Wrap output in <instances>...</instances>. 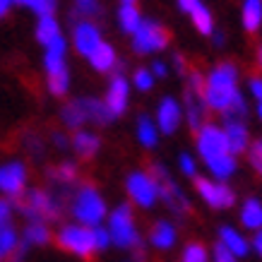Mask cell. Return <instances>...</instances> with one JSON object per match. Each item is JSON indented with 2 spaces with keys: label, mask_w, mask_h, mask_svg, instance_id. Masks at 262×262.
<instances>
[{
  "label": "cell",
  "mask_w": 262,
  "mask_h": 262,
  "mask_svg": "<svg viewBox=\"0 0 262 262\" xmlns=\"http://www.w3.org/2000/svg\"><path fill=\"white\" fill-rule=\"evenodd\" d=\"M241 92V68L233 60H219L205 72V103L209 113L222 118Z\"/></svg>",
  "instance_id": "obj_1"
},
{
  "label": "cell",
  "mask_w": 262,
  "mask_h": 262,
  "mask_svg": "<svg viewBox=\"0 0 262 262\" xmlns=\"http://www.w3.org/2000/svg\"><path fill=\"white\" fill-rule=\"evenodd\" d=\"M72 192H63V190H41V188H29L19 195L17 209L22 212L29 222H58L63 214L65 207V198L70 200Z\"/></svg>",
  "instance_id": "obj_2"
},
{
  "label": "cell",
  "mask_w": 262,
  "mask_h": 262,
  "mask_svg": "<svg viewBox=\"0 0 262 262\" xmlns=\"http://www.w3.org/2000/svg\"><path fill=\"white\" fill-rule=\"evenodd\" d=\"M68 209H70L75 224H82V226H103L106 224V216H108V205H106V198H103L99 188L92 185V183H80L75 190H72L70 200H68Z\"/></svg>",
  "instance_id": "obj_3"
},
{
  "label": "cell",
  "mask_w": 262,
  "mask_h": 262,
  "mask_svg": "<svg viewBox=\"0 0 262 262\" xmlns=\"http://www.w3.org/2000/svg\"><path fill=\"white\" fill-rule=\"evenodd\" d=\"M108 229V236H111V243L120 250H130V253H137L147 248L142 233L137 229V219H135V209L130 202H120L108 212L106 216V224Z\"/></svg>",
  "instance_id": "obj_4"
},
{
  "label": "cell",
  "mask_w": 262,
  "mask_h": 262,
  "mask_svg": "<svg viewBox=\"0 0 262 262\" xmlns=\"http://www.w3.org/2000/svg\"><path fill=\"white\" fill-rule=\"evenodd\" d=\"M185 89H183V118L192 133L200 130L209 120V111L205 103V72L202 70H188L185 72Z\"/></svg>",
  "instance_id": "obj_5"
},
{
  "label": "cell",
  "mask_w": 262,
  "mask_h": 262,
  "mask_svg": "<svg viewBox=\"0 0 262 262\" xmlns=\"http://www.w3.org/2000/svg\"><path fill=\"white\" fill-rule=\"evenodd\" d=\"M149 173L157 178V185H159V198H161V202L168 207V212H171L176 219H185V216L190 214L192 202H190V195L183 190V185L173 178V173H171L161 161L149 164Z\"/></svg>",
  "instance_id": "obj_6"
},
{
  "label": "cell",
  "mask_w": 262,
  "mask_h": 262,
  "mask_svg": "<svg viewBox=\"0 0 262 262\" xmlns=\"http://www.w3.org/2000/svg\"><path fill=\"white\" fill-rule=\"evenodd\" d=\"M192 190L200 198V202L207 209H214V212H229L238 205V192L233 185L222 181H214L209 176H198L192 181Z\"/></svg>",
  "instance_id": "obj_7"
},
{
  "label": "cell",
  "mask_w": 262,
  "mask_h": 262,
  "mask_svg": "<svg viewBox=\"0 0 262 262\" xmlns=\"http://www.w3.org/2000/svg\"><path fill=\"white\" fill-rule=\"evenodd\" d=\"M226 154H231V151L226 147V140H224L219 123L207 120L200 130H195V157H198L202 166H209V164L224 159Z\"/></svg>",
  "instance_id": "obj_8"
},
{
  "label": "cell",
  "mask_w": 262,
  "mask_h": 262,
  "mask_svg": "<svg viewBox=\"0 0 262 262\" xmlns=\"http://www.w3.org/2000/svg\"><path fill=\"white\" fill-rule=\"evenodd\" d=\"M125 192L130 198V205L140 209H154L161 202L157 178L149 173V168H137L125 176Z\"/></svg>",
  "instance_id": "obj_9"
},
{
  "label": "cell",
  "mask_w": 262,
  "mask_h": 262,
  "mask_svg": "<svg viewBox=\"0 0 262 262\" xmlns=\"http://www.w3.org/2000/svg\"><path fill=\"white\" fill-rule=\"evenodd\" d=\"M171 43V34L157 19H142L140 29L130 36V46L137 56H159Z\"/></svg>",
  "instance_id": "obj_10"
},
{
  "label": "cell",
  "mask_w": 262,
  "mask_h": 262,
  "mask_svg": "<svg viewBox=\"0 0 262 262\" xmlns=\"http://www.w3.org/2000/svg\"><path fill=\"white\" fill-rule=\"evenodd\" d=\"M56 243L65 253L82 257V260H89L92 255H96L94 231L89 226H82V224H63L56 233Z\"/></svg>",
  "instance_id": "obj_11"
},
{
  "label": "cell",
  "mask_w": 262,
  "mask_h": 262,
  "mask_svg": "<svg viewBox=\"0 0 262 262\" xmlns=\"http://www.w3.org/2000/svg\"><path fill=\"white\" fill-rule=\"evenodd\" d=\"M151 118H154L157 127H159L161 137L176 135V133L183 127V123H185L181 99H176V96H171V94L161 96L159 101H157V108H154V116H151Z\"/></svg>",
  "instance_id": "obj_12"
},
{
  "label": "cell",
  "mask_w": 262,
  "mask_h": 262,
  "mask_svg": "<svg viewBox=\"0 0 262 262\" xmlns=\"http://www.w3.org/2000/svg\"><path fill=\"white\" fill-rule=\"evenodd\" d=\"M103 103L108 113L113 116V120L120 118L130 106V80L123 72H113L108 84H106V94H103Z\"/></svg>",
  "instance_id": "obj_13"
},
{
  "label": "cell",
  "mask_w": 262,
  "mask_h": 262,
  "mask_svg": "<svg viewBox=\"0 0 262 262\" xmlns=\"http://www.w3.org/2000/svg\"><path fill=\"white\" fill-rule=\"evenodd\" d=\"M181 241V229L173 219H157L147 231V246L157 253H171Z\"/></svg>",
  "instance_id": "obj_14"
},
{
  "label": "cell",
  "mask_w": 262,
  "mask_h": 262,
  "mask_svg": "<svg viewBox=\"0 0 262 262\" xmlns=\"http://www.w3.org/2000/svg\"><path fill=\"white\" fill-rule=\"evenodd\" d=\"M27 178H29V171H27L24 161L12 159V161L0 164V192L3 195L19 198L27 190Z\"/></svg>",
  "instance_id": "obj_15"
},
{
  "label": "cell",
  "mask_w": 262,
  "mask_h": 262,
  "mask_svg": "<svg viewBox=\"0 0 262 262\" xmlns=\"http://www.w3.org/2000/svg\"><path fill=\"white\" fill-rule=\"evenodd\" d=\"M101 43H103L101 29H99L92 19L75 22V27H72V46H75V51H77L80 56L89 58Z\"/></svg>",
  "instance_id": "obj_16"
},
{
  "label": "cell",
  "mask_w": 262,
  "mask_h": 262,
  "mask_svg": "<svg viewBox=\"0 0 262 262\" xmlns=\"http://www.w3.org/2000/svg\"><path fill=\"white\" fill-rule=\"evenodd\" d=\"M222 133L226 140V147L233 157H246V151L250 149L253 135H250V127L248 120H222Z\"/></svg>",
  "instance_id": "obj_17"
},
{
  "label": "cell",
  "mask_w": 262,
  "mask_h": 262,
  "mask_svg": "<svg viewBox=\"0 0 262 262\" xmlns=\"http://www.w3.org/2000/svg\"><path fill=\"white\" fill-rule=\"evenodd\" d=\"M216 243H222L229 253H233L238 260L250 255V236H246V231L233 226V224H222L216 229Z\"/></svg>",
  "instance_id": "obj_18"
},
{
  "label": "cell",
  "mask_w": 262,
  "mask_h": 262,
  "mask_svg": "<svg viewBox=\"0 0 262 262\" xmlns=\"http://www.w3.org/2000/svg\"><path fill=\"white\" fill-rule=\"evenodd\" d=\"M48 181L56 190L72 192L75 185H80V166L75 161H60L53 168H48Z\"/></svg>",
  "instance_id": "obj_19"
},
{
  "label": "cell",
  "mask_w": 262,
  "mask_h": 262,
  "mask_svg": "<svg viewBox=\"0 0 262 262\" xmlns=\"http://www.w3.org/2000/svg\"><path fill=\"white\" fill-rule=\"evenodd\" d=\"M43 70H46V77L68 70V41L63 34L48 46H43Z\"/></svg>",
  "instance_id": "obj_20"
},
{
  "label": "cell",
  "mask_w": 262,
  "mask_h": 262,
  "mask_svg": "<svg viewBox=\"0 0 262 262\" xmlns=\"http://www.w3.org/2000/svg\"><path fill=\"white\" fill-rule=\"evenodd\" d=\"M238 224L246 233L262 231V200L250 195L243 202H238Z\"/></svg>",
  "instance_id": "obj_21"
},
{
  "label": "cell",
  "mask_w": 262,
  "mask_h": 262,
  "mask_svg": "<svg viewBox=\"0 0 262 262\" xmlns=\"http://www.w3.org/2000/svg\"><path fill=\"white\" fill-rule=\"evenodd\" d=\"M70 149L80 157V159H94L99 149H101V137L92 133V130H75L70 137Z\"/></svg>",
  "instance_id": "obj_22"
},
{
  "label": "cell",
  "mask_w": 262,
  "mask_h": 262,
  "mask_svg": "<svg viewBox=\"0 0 262 262\" xmlns=\"http://www.w3.org/2000/svg\"><path fill=\"white\" fill-rule=\"evenodd\" d=\"M135 140L140 142L142 149H157L159 147V140H161V133L154 118L149 113H140L135 120Z\"/></svg>",
  "instance_id": "obj_23"
},
{
  "label": "cell",
  "mask_w": 262,
  "mask_h": 262,
  "mask_svg": "<svg viewBox=\"0 0 262 262\" xmlns=\"http://www.w3.org/2000/svg\"><path fill=\"white\" fill-rule=\"evenodd\" d=\"M87 60H89V65H92V70L101 72V75H106V72H118V65H120L118 53H116V48H113L108 41H103Z\"/></svg>",
  "instance_id": "obj_24"
},
{
  "label": "cell",
  "mask_w": 262,
  "mask_h": 262,
  "mask_svg": "<svg viewBox=\"0 0 262 262\" xmlns=\"http://www.w3.org/2000/svg\"><path fill=\"white\" fill-rule=\"evenodd\" d=\"M82 108H84V118L92 125H108L113 123V116L108 113L103 99H96V96H80Z\"/></svg>",
  "instance_id": "obj_25"
},
{
  "label": "cell",
  "mask_w": 262,
  "mask_h": 262,
  "mask_svg": "<svg viewBox=\"0 0 262 262\" xmlns=\"http://www.w3.org/2000/svg\"><path fill=\"white\" fill-rule=\"evenodd\" d=\"M241 24L248 34L262 29V0H243L241 3Z\"/></svg>",
  "instance_id": "obj_26"
},
{
  "label": "cell",
  "mask_w": 262,
  "mask_h": 262,
  "mask_svg": "<svg viewBox=\"0 0 262 262\" xmlns=\"http://www.w3.org/2000/svg\"><path fill=\"white\" fill-rule=\"evenodd\" d=\"M116 19H118L120 32L127 34V36H133V34L140 29V24H142L144 17H142V12H140L137 5H120Z\"/></svg>",
  "instance_id": "obj_27"
},
{
  "label": "cell",
  "mask_w": 262,
  "mask_h": 262,
  "mask_svg": "<svg viewBox=\"0 0 262 262\" xmlns=\"http://www.w3.org/2000/svg\"><path fill=\"white\" fill-rule=\"evenodd\" d=\"M190 22H192V27H195V32L200 34V36H212L214 34V29H216V24H214V15H212V10L207 8L205 3L202 5H198V8L190 12Z\"/></svg>",
  "instance_id": "obj_28"
},
{
  "label": "cell",
  "mask_w": 262,
  "mask_h": 262,
  "mask_svg": "<svg viewBox=\"0 0 262 262\" xmlns=\"http://www.w3.org/2000/svg\"><path fill=\"white\" fill-rule=\"evenodd\" d=\"M60 120H63L65 127L70 130H82V125H87V118H84V108H82L80 99H72L60 108Z\"/></svg>",
  "instance_id": "obj_29"
},
{
  "label": "cell",
  "mask_w": 262,
  "mask_h": 262,
  "mask_svg": "<svg viewBox=\"0 0 262 262\" xmlns=\"http://www.w3.org/2000/svg\"><path fill=\"white\" fill-rule=\"evenodd\" d=\"M19 248V236L12 224H0V260H8Z\"/></svg>",
  "instance_id": "obj_30"
},
{
  "label": "cell",
  "mask_w": 262,
  "mask_h": 262,
  "mask_svg": "<svg viewBox=\"0 0 262 262\" xmlns=\"http://www.w3.org/2000/svg\"><path fill=\"white\" fill-rule=\"evenodd\" d=\"M60 36V24H58L56 15L51 17H39V24H36V41L41 46H48L53 39Z\"/></svg>",
  "instance_id": "obj_31"
},
{
  "label": "cell",
  "mask_w": 262,
  "mask_h": 262,
  "mask_svg": "<svg viewBox=\"0 0 262 262\" xmlns=\"http://www.w3.org/2000/svg\"><path fill=\"white\" fill-rule=\"evenodd\" d=\"M51 241V229L43 222H29L24 229V243L27 246H46Z\"/></svg>",
  "instance_id": "obj_32"
},
{
  "label": "cell",
  "mask_w": 262,
  "mask_h": 262,
  "mask_svg": "<svg viewBox=\"0 0 262 262\" xmlns=\"http://www.w3.org/2000/svg\"><path fill=\"white\" fill-rule=\"evenodd\" d=\"M178 262H209V248L200 241H188L181 248Z\"/></svg>",
  "instance_id": "obj_33"
},
{
  "label": "cell",
  "mask_w": 262,
  "mask_h": 262,
  "mask_svg": "<svg viewBox=\"0 0 262 262\" xmlns=\"http://www.w3.org/2000/svg\"><path fill=\"white\" fill-rule=\"evenodd\" d=\"M176 166H178V173H181L183 178L195 181L200 176V161L195 154H190V151H181V154L176 157Z\"/></svg>",
  "instance_id": "obj_34"
},
{
  "label": "cell",
  "mask_w": 262,
  "mask_h": 262,
  "mask_svg": "<svg viewBox=\"0 0 262 262\" xmlns=\"http://www.w3.org/2000/svg\"><path fill=\"white\" fill-rule=\"evenodd\" d=\"M46 84H48V92H51V94L58 96V99H63V96L70 92V70L56 72V75H48Z\"/></svg>",
  "instance_id": "obj_35"
},
{
  "label": "cell",
  "mask_w": 262,
  "mask_h": 262,
  "mask_svg": "<svg viewBox=\"0 0 262 262\" xmlns=\"http://www.w3.org/2000/svg\"><path fill=\"white\" fill-rule=\"evenodd\" d=\"M154 84H157V80H154V75H151L149 68H135L133 77H130V87L137 89V92H142V94H147V92L154 89Z\"/></svg>",
  "instance_id": "obj_36"
},
{
  "label": "cell",
  "mask_w": 262,
  "mask_h": 262,
  "mask_svg": "<svg viewBox=\"0 0 262 262\" xmlns=\"http://www.w3.org/2000/svg\"><path fill=\"white\" fill-rule=\"evenodd\" d=\"M12 3L22 5V8H29L39 17H51L58 8V0H12Z\"/></svg>",
  "instance_id": "obj_37"
},
{
  "label": "cell",
  "mask_w": 262,
  "mask_h": 262,
  "mask_svg": "<svg viewBox=\"0 0 262 262\" xmlns=\"http://www.w3.org/2000/svg\"><path fill=\"white\" fill-rule=\"evenodd\" d=\"M248 113H250V103H248L246 94L241 92V96L229 106V111L222 116V120H248Z\"/></svg>",
  "instance_id": "obj_38"
},
{
  "label": "cell",
  "mask_w": 262,
  "mask_h": 262,
  "mask_svg": "<svg viewBox=\"0 0 262 262\" xmlns=\"http://www.w3.org/2000/svg\"><path fill=\"white\" fill-rule=\"evenodd\" d=\"M246 157H248V166L262 178V137L250 142V149L246 151Z\"/></svg>",
  "instance_id": "obj_39"
},
{
  "label": "cell",
  "mask_w": 262,
  "mask_h": 262,
  "mask_svg": "<svg viewBox=\"0 0 262 262\" xmlns=\"http://www.w3.org/2000/svg\"><path fill=\"white\" fill-rule=\"evenodd\" d=\"M246 94L253 99V101H260L262 99V72H255L246 80Z\"/></svg>",
  "instance_id": "obj_40"
},
{
  "label": "cell",
  "mask_w": 262,
  "mask_h": 262,
  "mask_svg": "<svg viewBox=\"0 0 262 262\" xmlns=\"http://www.w3.org/2000/svg\"><path fill=\"white\" fill-rule=\"evenodd\" d=\"M92 231H94L96 253H106V250L113 246V243H111V236H108V229H106V226H94Z\"/></svg>",
  "instance_id": "obj_41"
},
{
  "label": "cell",
  "mask_w": 262,
  "mask_h": 262,
  "mask_svg": "<svg viewBox=\"0 0 262 262\" xmlns=\"http://www.w3.org/2000/svg\"><path fill=\"white\" fill-rule=\"evenodd\" d=\"M209 262H241L233 253H229L222 243H214L209 248Z\"/></svg>",
  "instance_id": "obj_42"
},
{
  "label": "cell",
  "mask_w": 262,
  "mask_h": 262,
  "mask_svg": "<svg viewBox=\"0 0 262 262\" xmlns=\"http://www.w3.org/2000/svg\"><path fill=\"white\" fill-rule=\"evenodd\" d=\"M24 147H27V151L32 154L34 159H41V157H43V142H41L39 135L27 133V135H24Z\"/></svg>",
  "instance_id": "obj_43"
},
{
  "label": "cell",
  "mask_w": 262,
  "mask_h": 262,
  "mask_svg": "<svg viewBox=\"0 0 262 262\" xmlns=\"http://www.w3.org/2000/svg\"><path fill=\"white\" fill-rule=\"evenodd\" d=\"M99 10H101L99 0H75V12L82 17H94L99 15Z\"/></svg>",
  "instance_id": "obj_44"
},
{
  "label": "cell",
  "mask_w": 262,
  "mask_h": 262,
  "mask_svg": "<svg viewBox=\"0 0 262 262\" xmlns=\"http://www.w3.org/2000/svg\"><path fill=\"white\" fill-rule=\"evenodd\" d=\"M149 70H151V75H154V80H166L168 75H171V65H168V60L154 58L149 63Z\"/></svg>",
  "instance_id": "obj_45"
},
{
  "label": "cell",
  "mask_w": 262,
  "mask_h": 262,
  "mask_svg": "<svg viewBox=\"0 0 262 262\" xmlns=\"http://www.w3.org/2000/svg\"><path fill=\"white\" fill-rule=\"evenodd\" d=\"M168 65H171V72H178V75H183V77H185V72L190 70V68H188V60H185L183 53H173L171 60H168Z\"/></svg>",
  "instance_id": "obj_46"
},
{
  "label": "cell",
  "mask_w": 262,
  "mask_h": 262,
  "mask_svg": "<svg viewBox=\"0 0 262 262\" xmlns=\"http://www.w3.org/2000/svg\"><path fill=\"white\" fill-rule=\"evenodd\" d=\"M51 142H53V147L60 151L70 149V135L63 133V130H53V133H51Z\"/></svg>",
  "instance_id": "obj_47"
},
{
  "label": "cell",
  "mask_w": 262,
  "mask_h": 262,
  "mask_svg": "<svg viewBox=\"0 0 262 262\" xmlns=\"http://www.w3.org/2000/svg\"><path fill=\"white\" fill-rule=\"evenodd\" d=\"M12 212H15L12 202H8V200H0V224H10Z\"/></svg>",
  "instance_id": "obj_48"
},
{
  "label": "cell",
  "mask_w": 262,
  "mask_h": 262,
  "mask_svg": "<svg viewBox=\"0 0 262 262\" xmlns=\"http://www.w3.org/2000/svg\"><path fill=\"white\" fill-rule=\"evenodd\" d=\"M176 5H178V10H181L183 15L190 17L192 10L198 8V5H202V0H176Z\"/></svg>",
  "instance_id": "obj_49"
},
{
  "label": "cell",
  "mask_w": 262,
  "mask_h": 262,
  "mask_svg": "<svg viewBox=\"0 0 262 262\" xmlns=\"http://www.w3.org/2000/svg\"><path fill=\"white\" fill-rule=\"evenodd\" d=\"M250 253H255L262 260V231H255L250 236Z\"/></svg>",
  "instance_id": "obj_50"
},
{
  "label": "cell",
  "mask_w": 262,
  "mask_h": 262,
  "mask_svg": "<svg viewBox=\"0 0 262 262\" xmlns=\"http://www.w3.org/2000/svg\"><path fill=\"white\" fill-rule=\"evenodd\" d=\"M209 39H212V43H214V48H224V46H226V34H224V32H219V29H214V34H212Z\"/></svg>",
  "instance_id": "obj_51"
},
{
  "label": "cell",
  "mask_w": 262,
  "mask_h": 262,
  "mask_svg": "<svg viewBox=\"0 0 262 262\" xmlns=\"http://www.w3.org/2000/svg\"><path fill=\"white\" fill-rule=\"evenodd\" d=\"M10 8H12V0H0V19L8 15Z\"/></svg>",
  "instance_id": "obj_52"
},
{
  "label": "cell",
  "mask_w": 262,
  "mask_h": 262,
  "mask_svg": "<svg viewBox=\"0 0 262 262\" xmlns=\"http://www.w3.org/2000/svg\"><path fill=\"white\" fill-rule=\"evenodd\" d=\"M255 65H257V70H262V43H257L255 48Z\"/></svg>",
  "instance_id": "obj_53"
},
{
  "label": "cell",
  "mask_w": 262,
  "mask_h": 262,
  "mask_svg": "<svg viewBox=\"0 0 262 262\" xmlns=\"http://www.w3.org/2000/svg\"><path fill=\"white\" fill-rule=\"evenodd\" d=\"M255 116H257V120L262 123V99L260 101H255Z\"/></svg>",
  "instance_id": "obj_54"
},
{
  "label": "cell",
  "mask_w": 262,
  "mask_h": 262,
  "mask_svg": "<svg viewBox=\"0 0 262 262\" xmlns=\"http://www.w3.org/2000/svg\"><path fill=\"white\" fill-rule=\"evenodd\" d=\"M137 0H120V5H135Z\"/></svg>",
  "instance_id": "obj_55"
},
{
  "label": "cell",
  "mask_w": 262,
  "mask_h": 262,
  "mask_svg": "<svg viewBox=\"0 0 262 262\" xmlns=\"http://www.w3.org/2000/svg\"><path fill=\"white\" fill-rule=\"evenodd\" d=\"M123 262H135V260H123Z\"/></svg>",
  "instance_id": "obj_56"
}]
</instances>
